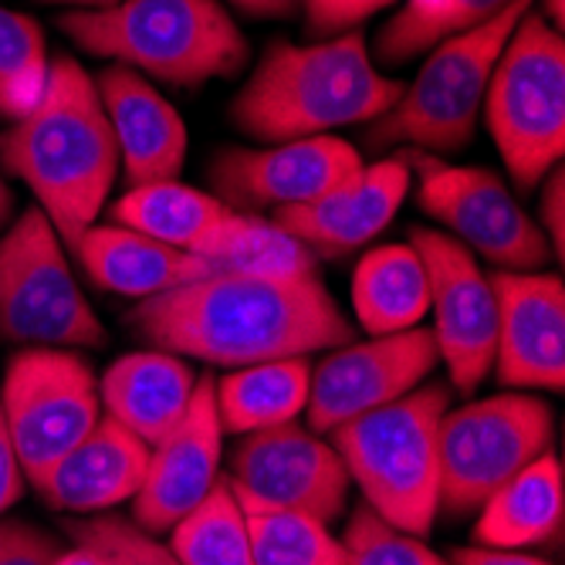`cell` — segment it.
Masks as SVG:
<instances>
[{
	"label": "cell",
	"mask_w": 565,
	"mask_h": 565,
	"mask_svg": "<svg viewBox=\"0 0 565 565\" xmlns=\"http://www.w3.org/2000/svg\"><path fill=\"white\" fill-rule=\"evenodd\" d=\"M129 326L163 352L224 370L352 342V322L319 275H203L139 301Z\"/></svg>",
	"instance_id": "1"
},
{
	"label": "cell",
	"mask_w": 565,
	"mask_h": 565,
	"mask_svg": "<svg viewBox=\"0 0 565 565\" xmlns=\"http://www.w3.org/2000/svg\"><path fill=\"white\" fill-rule=\"evenodd\" d=\"M0 170L34 193L68 250L98 224L119 180V146L95 78L72 55L51 58L34 109L0 132Z\"/></svg>",
	"instance_id": "2"
},
{
	"label": "cell",
	"mask_w": 565,
	"mask_h": 565,
	"mask_svg": "<svg viewBox=\"0 0 565 565\" xmlns=\"http://www.w3.org/2000/svg\"><path fill=\"white\" fill-rule=\"evenodd\" d=\"M403 88L406 82L376 68L359 28L312 44L275 38L234 95L231 122L268 146L332 136V129L380 119Z\"/></svg>",
	"instance_id": "3"
},
{
	"label": "cell",
	"mask_w": 565,
	"mask_h": 565,
	"mask_svg": "<svg viewBox=\"0 0 565 565\" xmlns=\"http://www.w3.org/2000/svg\"><path fill=\"white\" fill-rule=\"evenodd\" d=\"M68 41L146 78L200 88L247 65V38L221 0H119L58 18Z\"/></svg>",
	"instance_id": "4"
},
{
	"label": "cell",
	"mask_w": 565,
	"mask_h": 565,
	"mask_svg": "<svg viewBox=\"0 0 565 565\" xmlns=\"http://www.w3.org/2000/svg\"><path fill=\"white\" fill-rule=\"evenodd\" d=\"M447 409V386L427 383L332 430V447L366 504L417 539L430 532L440 511L437 430Z\"/></svg>",
	"instance_id": "5"
},
{
	"label": "cell",
	"mask_w": 565,
	"mask_h": 565,
	"mask_svg": "<svg viewBox=\"0 0 565 565\" xmlns=\"http://www.w3.org/2000/svg\"><path fill=\"white\" fill-rule=\"evenodd\" d=\"M532 8L535 0H515L488 24L434 44L417 78L403 88V95L380 119L366 122V146H406L430 152V157L471 146L494 62L511 31Z\"/></svg>",
	"instance_id": "6"
},
{
	"label": "cell",
	"mask_w": 565,
	"mask_h": 565,
	"mask_svg": "<svg viewBox=\"0 0 565 565\" xmlns=\"http://www.w3.org/2000/svg\"><path fill=\"white\" fill-rule=\"evenodd\" d=\"M481 119L522 193L535 190L565 152V41L535 8L494 62Z\"/></svg>",
	"instance_id": "7"
},
{
	"label": "cell",
	"mask_w": 565,
	"mask_h": 565,
	"mask_svg": "<svg viewBox=\"0 0 565 565\" xmlns=\"http://www.w3.org/2000/svg\"><path fill=\"white\" fill-rule=\"evenodd\" d=\"M0 339L24 349L106 345V326L72 275L68 247L38 207L0 234Z\"/></svg>",
	"instance_id": "8"
},
{
	"label": "cell",
	"mask_w": 565,
	"mask_h": 565,
	"mask_svg": "<svg viewBox=\"0 0 565 565\" xmlns=\"http://www.w3.org/2000/svg\"><path fill=\"white\" fill-rule=\"evenodd\" d=\"M555 414L535 393H498L447 409L437 430L440 511H478L508 478L552 447Z\"/></svg>",
	"instance_id": "9"
},
{
	"label": "cell",
	"mask_w": 565,
	"mask_h": 565,
	"mask_svg": "<svg viewBox=\"0 0 565 565\" xmlns=\"http://www.w3.org/2000/svg\"><path fill=\"white\" fill-rule=\"evenodd\" d=\"M0 417L14 460L31 488L95 427L102 417L98 376L72 349H21L0 386Z\"/></svg>",
	"instance_id": "10"
},
{
	"label": "cell",
	"mask_w": 565,
	"mask_h": 565,
	"mask_svg": "<svg viewBox=\"0 0 565 565\" xmlns=\"http://www.w3.org/2000/svg\"><path fill=\"white\" fill-rule=\"evenodd\" d=\"M414 177H420V211L444 227L475 258L501 271H542L552 258L548 241L535 217L508 190V183L484 167H447L430 152H406Z\"/></svg>",
	"instance_id": "11"
},
{
	"label": "cell",
	"mask_w": 565,
	"mask_h": 565,
	"mask_svg": "<svg viewBox=\"0 0 565 565\" xmlns=\"http://www.w3.org/2000/svg\"><path fill=\"white\" fill-rule=\"evenodd\" d=\"M244 511H301L332 525L349 498V471L332 440L312 434L298 420L244 434L224 475Z\"/></svg>",
	"instance_id": "12"
},
{
	"label": "cell",
	"mask_w": 565,
	"mask_h": 565,
	"mask_svg": "<svg viewBox=\"0 0 565 565\" xmlns=\"http://www.w3.org/2000/svg\"><path fill=\"white\" fill-rule=\"evenodd\" d=\"M409 244L427 268L437 355L454 390L475 393L494 370L498 295L478 258L437 227H414Z\"/></svg>",
	"instance_id": "13"
},
{
	"label": "cell",
	"mask_w": 565,
	"mask_h": 565,
	"mask_svg": "<svg viewBox=\"0 0 565 565\" xmlns=\"http://www.w3.org/2000/svg\"><path fill=\"white\" fill-rule=\"evenodd\" d=\"M363 170V152L339 136H308L268 149L221 146L207 163L211 193L241 214H278L316 203Z\"/></svg>",
	"instance_id": "14"
},
{
	"label": "cell",
	"mask_w": 565,
	"mask_h": 565,
	"mask_svg": "<svg viewBox=\"0 0 565 565\" xmlns=\"http://www.w3.org/2000/svg\"><path fill=\"white\" fill-rule=\"evenodd\" d=\"M437 363L434 332L424 326L335 345L308 380V430L332 434L355 417L396 403L424 386Z\"/></svg>",
	"instance_id": "15"
},
{
	"label": "cell",
	"mask_w": 565,
	"mask_h": 565,
	"mask_svg": "<svg viewBox=\"0 0 565 565\" xmlns=\"http://www.w3.org/2000/svg\"><path fill=\"white\" fill-rule=\"evenodd\" d=\"M221 450L224 427L214 403V376H200L186 414L149 447L146 475L132 498V522L149 535H167L224 478Z\"/></svg>",
	"instance_id": "16"
},
{
	"label": "cell",
	"mask_w": 565,
	"mask_h": 565,
	"mask_svg": "<svg viewBox=\"0 0 565 565\" xmlns=\"http://www.w3.org/2000/svg\"><path fill=\"white\" fill-rule=\"evenodd\" d=\"M494 376L515 393H562L565 386V288L548 271H498Z\"/></svg>",
	"instance_id": "17"
},
{
	"label": "cell",
	"mask_w": 565,
	"mask_h": 565,
	"mask_svg": "<svg viewBox=\"0 0 565 565\" xmlns=\"http://www.w3.org/2000/svg\"><path fill=\"white\" fill-rule=\"evenodd\" d=\"M409 183H414V167H409L406 152H396V157L363 163L352 180L322 200L278 211L271 217L291 231L319 262H342L393 224L409 193Z\"/></svg>",
	"instance_id": "18"
},
{
	"label": "cell",
	"mask_w": 565,
	"mask_h": 565,
	"mask_svg": "<svg viewBox=\"0 0 565 565\" xmlns=\"http://www.w3.org/2000/svg\"><path fill=\"white\" fill-rule=\"evenodd\" d=\"M95 92L113 126L126 183L177 180L186 163V126L173 102L126 65L102 68L95 75Z\"/></svg>",
	"instance_id": "19"
},
{
	"label": "cell",
	"mask_w": 565,
	"mask_h": 565,
	"mask_svg": "<svg viewBox=\"0 0 565 565\" xmlns=\"http://www.w3.org/2000/svg\"><path fill=\"white\" fill-rule=\"evenodd\" d=\"M146 460L149 444L109 414H102L95 427L34 488L55 511L88 519L136 498Z\"/></svg>",
	"instance_id": "20"
},
{
	"label": "cell",
	"mask_w": 565,
	"mask_h": 565,
	"mask_svg": "<svg viewBox=\"0 0 565 565\" xmlns=\"http://www.w3.org/2000/svg\"><path fill=\"white\" fill-rule=\"evenodd\" d=\"M68 254L78 258L82 271L102 291L126 295L136 301L167 295L203 275H214L196 254L170 247L163 241H152L113 221L92 224L88 231H82V237L75 241Z\"/></svg>",
	"instance_id": "21"
},
{
	"label": "cell",
	"mask_w": 565,
	"mask_h": 565,
	"mask_svg": "<svg viewBox=\"0 0 565 565\" xmlns=\"http://www.w3.org/2000/svg\"><path fill=\"white\" fill-rule=\"evenodd\" d=\"M193 390V370L163 349L119 355L98 380L102 409L149 447L186 414Z\"/></svg>",
	"instance_id": "22"
},
{
	"label": "cell",
	"mask_w": 565,
	"mask_h": 565,
	"mask_svg": "<svg viewBox=\"0 0 565 565\" xmlns=\"http://www.w3.org/2000/svg\"><path fill=\"white\" fill-rule=\"evenodd\" d=\"M565 488L562 460L545 450L515 478H508L481 508L475 542L491 548H532L562 535Z\"/></svg>",
	"instance_id": "23"
},
{
	"label": "cell",
	"mask_w": 565,
	"mask_h": 565,
	"mask_svg": "<svg viewBox=\"0 0 565 565\" xmlns=\"http://www.w3.org/2000/svg\"><path fill=\"white\" fill-rule=\"evenodd\" d=\"M352 312L370 335H393L424 322L430 285L414 244H383L359 258L352 271Z\"/></svg>",
	"instance_id": "24"
},
{
	"label": "cell",
	"mask_w": 565,
	"mask_h": 565,
	"mask_svg": "<svg viewBox=\"0 0 565 565\" xmlns=\"http://www.w3.org/2000/svg\"><path fill=\"white\" fill-rule=\"evenodd\" d=\"M190 254L214 275H250V278H308L319 275V258L275 217L262 214H224L207 227Z\"/></svg>",
	"instance_id": "25"
},
{
	"label": "cell",
	"mask_w": 565,
	"mask_h": 565,
	"mask_svg": "<svg viewBox=\"0 0 565 565\" xmlns=\"http://www.w3.org/2000/svg\"><path fill=\"white\" fill-rule=\"evenodd\" d=\"M312 366L305 355L271 359L231 370L221 383L214 380V403L224 434H258L291 424L305 414Z\"/></svg>",
	"instance_id": "26"
},
{
	"label": "cell",
	"mask_w": 565,
	"mask_h": 565,
	"mask_svg": "<svg viewBox=\"0 0 565 565\" xmlns=\"http://www.w3.org/2000/svg\"><path fill=\"white\" fill-rule=\"evenodd\" d=\"M224 214H231V207L211 190H196L180 180L129 186L109 207L113 224H122L180 250H190Z\"/></svg>",
	"instance_id": "27"
},
{
	"label": "cell",
	"mask_w": 565,
	"mask_h": 565,
	"mask_svg": "<svg viewBox=\"0 0 565 565\" xmlns=\"http://www.w3.org/2000/svg\"><path fill=\"white\" fill-rule=\"evenodd\" d=\"M511 4L515 0H403L399 11L376 31L370 55L386 68L406 65L444 38L488 24Z\"/></svg>",
	"instance_id": "28"
},
{
	"label": "cell",
	"mask_w": 565,
	"mask_h": 565,
	"mask_svg": "<svg viewBox=\"0 0 565 565\" xmlns=\"http://www.w3.org/2000/svg\"><path fill=\"white\" fill-rule=\"evenodd\" d=\"M170 552L183 565H250L247 515L227 478L170 529Z\"/></svg>",
	"instance_id": "29"
},
{
	"label": "cell",
	"mask_w": 565,
	"mask_h": 565,
	"mask_svg": "<svg viewBox=\"0 0 565 565\" xmlns=\"http://www.w3.org/2000/svg\"><path fill=\"white\" fill-rule=\"evenodd\" d=\"M244 515L250 565H345L342 542L312 515L271 508H250Z\"/></svg>",
	"instance_id": "30"
},
{
	"label": "cell",
	"mask_w": 565,
	"mask_h": 565,
	"mask_svg": "<svg viewBox=\"0 0 565 565\" xmlns=\"http://www.w3.org/2000/svg\"><path fill=\"white\" fill-rule=\"evenodd\" d=\"M47 44L34 18L0 8V119H21L47 82Z\"/></svg>",
	"instance_id": "31"
},
{
	"label": "cell",
	"mask_w": 565,
	"mask_h": 565,
	"mask_svg": "<svg viewBox=\"0 0 565 565\" xmlns=\"http://www.w3.org/2000/svg\"><path fill=\"white\" fill-rule=\"evenodd\" d=\"M339 542L345 552V565H450L417 535L383 522L370 504H359L352 511Z\"/></svg>",
	"instance_id": "32"
},
{
	"label": "cell",
	"mask_w": 565,
	"mask_h": 565,
	"mask_svg": "<svg viewBox=\"0 0 565 565\" xmlns=\"http://www.w3.org/2000/svg\"><path fill=\"white\" fill-rule=\"evenodd\" d=\"M65 532L75 545H85L106 558V565H183L170 545H163L157 535L142 532L132 519L122 515H88L65 522Z\"/></svg>",
	"instance_id": "33"
},
{
	"label": "cell",
	"mask_w": 565,
	"mask_h": 565,
	"mask_svg": "<svg viewBox=\"0 0 565 565\" xmlns=\"http://www.w3.org/2000/svg\"><path fill=\"white\" fill-rule=\"evenodd\" d=\"M403 4V0H298V11L305 14V31L308 38H332L342 31H355L373 14Z\"/></svg>",
	"instance_id": "34"
},
{
	"label": "cell",
	"mask_w": 565,
	"mask_h": 565,
	"mask_svg": "<svg viewBox=\"0 0 565 565\" xmlns=\"http://www.w3.org/2000/svg\"><path fill=\"white\" fill-rule=\"evenodd\" d=\"M58 552V542L44 529L21 519H0V565H55Z\"/></svg>",
	"instance_id": "35"
},
{
	"label": "cell",
	"mask_w": 565,
	"mask_h": 565,
	"mask_svg": "<svg viewBox=\"0 0 565 565\" xmlns=\"http://www.w3.org/2000/svg\"><path fill=\"white\" fill-rule=\"evenodd\" d=\"M539 231L548 241L552 258H562L565 254V173L562 167H555L545 180H542V196H539Z\"/></svg>",
	"instance_id": "36"
},
{
	"label": "cell",
	"mask_w": 565,
	"mask_h": 565,
	"mask_svg": "<svg viewBox=\"0 0 565 565\" xmlns=\"http://www.w3.org/2000/svg\"><path fill=\"white\" fill-rule=\"evenodd\" d=\"M450 565H552L548 558L525 555L522 548H491V545H468V548H454Z\"/></svg>",
	"instance_id": "37"
},
{
	"label": "cell",
	"mask_w": 565,
	"mask_h": 565,
	"mask_svg": "<svg viewBox=\"0 0 565 565\" xmlns=\"http://www.w3.org/2000/svg\"><path fill=\"white\" fill-rule=\"evenodd\" d=\"M24 475L14 460V450H11V440H8V430H4V417H0V519L8 515V511L21 501L24 494Z\"/></svg>",
	"instance_id": "38"
},
{
	"label": "cell",
	"mask_w": 565,
	"mask_h": 565,
	"mask_svg": "<svg viewBox=\"0 0 565 565\" xmlns=\"http://www.w3.org/2000/svg\"><path fill=\"white\" fill-rule=\"evenodd\" d=\"M247 18H291L298 14V0H227Z\"/></svg>",
	"instance_id": "39"
},
{
	"label": "cell",
	"mask_w": 565,
	"mask_h": 565,
	"mask_svg": "<svg viewBox=\"0 0 565 565\" xmlns=\"http://www.w3.org/2000/svg\"><path fill=\"white\" fill-rule=\"evenodd\" d=\"M55 565H106V558L85 545H72L68 552H58Z\"/></svg>",
	"instance_id": "40"
},
{
	"label": "cell",
	"mask_w": 565,
	"mask_h": 565,
	"mask_svg": "<svg viewBox=\"0 0 565 565\" xmlns=\"http://www.w3.org/2000/svg\"><path fill=\"white\" fill-rule=\"evenodd\" d=\"M535 4H542V11H535V14H542V21H545L548 28L562 31V21H565V0H535Z\"/></svg>",
	"instance_id": "41"
},
{
	"label": "cell",
	"mask_w": 565,
	"mask_h": 565,
	"mask_svg": "<svg viewBox=\"0 0 565 565\" xmlns=\"http://www.w3.org/2000/svg\"><path fill=\"white\" fill-rule=\"evenodd\" d=\"M11 214H14V190H11L4 170H0V231L11 224Z\"/></svg>",
	"instance_id": "42"
},
{
	"label": "cell",
	"mask_w": 565,
	"mask_h": 565,
	"mask_svg": "<svg viewBox=\"0 0 565 565\" xmlns=\"http://www.w3.org/2000/svg\"><path fill=\"white\" fill-rule=\"evenodd\" d=\"M38 4H72L75 11H98V8L119 4V0H38Z\"/></svg>",
	"instance_id": "43"
}]
</instances>
